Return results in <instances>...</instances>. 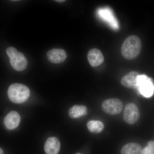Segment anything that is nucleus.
Segmentation results:
<instances>
[{
	"label": "nucleus",
	"instance_id": "obj_9",
	"mask_svg": "<svg viewBox=\"0 0 154 154\" xmlns=\"http://www.w3.org/2000/svg\"><path fill=\"white\" fill-rule=\"evenodd\" d=\"M21 117L19 113L15 111H12L7 114L4 119V124L9 130L17 128L19 125Z\"/></svg>",
	"mask_w": 154,
	"mask_h": 154
},
{
	"label": "nucleus",
	"instance_id": "obj_1",
	"mask_svg": "<svg viewBox=\"0 0 154 154\" xmlns=\"http://www.w3.org/2000/svg\"><path fill=\"white\" fill-rule=\"evenodd\" d=\"M141 47V41L139 37L131 35L123 42L121 48L122 54L127 59H134L140 53Z\"/></svg>",
	"mask_w": 154,
	"mask_h": 154
},
{
	"label": "nucleus",
	"instance_id": "obj_10",
	"mask_svg": "<svg viewBox=\"0 0 154 154\" xmlns=\"http://www.w3.org/2000/svg\"><path fill=\"white\" fill-rule=\"evenodd\" d=\"M140 74L136 71L130 72L122 77L121 81L122 85L128 88L137 89V88L138 77Z\"/></svg>",
	"mask_w": 154,
	"mask_h": 154
},
{
	"label": "nucleus",
	"instance_id": "obj_6",
	"mask_svg": "<svg viewBox=\"0 0 154 154\" xmlns=\"http://www.w3.org/2000/svg\"><path fill=\"white\" fill-rule=\"evenodd\" d=\"M140 113L135 104L128 103L125 107L123 117L125 121L129 124H134L139 120Z\"/></svg>",
	"mask_w": 154,
	"mask_h": 154
},
{
	"label": "nucleus",
	"instance_id": "obj_18",
	"mask_svg": "<svg viewBox=\"0 0 154 154\" xmlns=\"http://www.w3.org/2000/svg\"><path fill=\"white\" fill-rule=\"evenodd\" d=\"M55 2H65L64 0H61V1H60V0H57V1H55Z\"/></svg>",
	"mask_w": 154,
	"mask_h": 154
},
{
	"label": "nucleus",
	"instance_id": "obj_13",
	"mask_svg": "<svg viewBox=\"0 0 154 154\" xmlns=\"http://www.w3.org/2000/svg\"><path fill=\"white\" fill-rule=\"evenodd\" d=\"M141 146L139 144L131 143L126 144L121 149V154H141Z\"/></svg>",
	"mask_w": 154,
	"mask_h": 154
},
{
	"label": "nucleus",
	"instance_id": "obj_3",
	"mask_svg": "<svg viewBox=\"0 0 154 154\" xmlns=\"http://www.w3.org/2000/svg\"><path fill=\"white\" fill-rule=\"evenodd\" d=\"M6 52L10 58L11 66L15 70L22 71L27 68L28 60L22 53L13 47L8 48Z\"/></svg>",
	"mask_w": 154,
	"mask_h": 154
},
{
	"label": "nucleus",
	"instance_id": "obj_17",
	"mask_svg": "<svg viewBox=\"0 0 154 154\" xmlns=\"http://www.w3.org/2000/svg\"><path fill=\"white\" fill-rule=\"evenodd\" d=\"M0 154H4L2 149L0 148Z\"/></svg>",
	"mask_w": 154,
	"mask_h": 154
},
{
	"label": "nucleus",
	"instance_id": "obj_7",
	"mask_svg": "<svg viewBox=\"0 0 154 154\" xmlns=\"http://www.w3.org/2000/svg\"><path fill=\"white\" fill-rule=\"evenodd\" d=\"M47 56L50 61L56 64L63 62L67 57L65 51L60 48H54L50 50L47 52Z\"/></svg>",
	"mask_w": 154,
	"mask_h": 154
},
{
	"label": "nucleus",
	"instance_id": "obj_8",
	"mask_svg": "<svg viewBox=\"0 0 154 154\" xmlns=\"http://www.w3.org/2000/svg\"><path fill=\"white\" fill-rule=\"evenodd\" d=\"M88 61L91 66L96 67L102 64L104 58L102 52L98 48H93L89 51L88 54Z\"/></svg>",
	"mask_w": 154,
	"mask_h": 154
},
{
	"label": "nucleus",
	"instance_id": "obj_4",
	"mask_svg": "<svg viewBox=\"0 0 154 154\" xmlns=\"http://www.w3.org/2000/svg\"><path fill=\"white\" fill-rule=\"evenodd\" d=\"M139 93L146 98L151 97L154 93V81L144 75L138 77L137 88Z\"/></svg>",
	"mask_w": 154,
	"mask_h": 154
},
{
	"label": "nucleus",
	"instance_id": "obj_11",
	"mask_svg": "<svg viewBox=\"0 0 154 154\" xmlns=\"http://www.w3.org/2000/svg\"><path fill=\"white\" fill-rule=\"evenodd\" d=\"M60 148V142L55 137L48 138L45 144V151L47 154H58Z\"/></svg>",
	"mask_w": 154,
	"mask_h": 154
},
{
	"label": "nucleus",
	"instance_id": "obj_12",
	"mask_svg": "<svg viewBox=\"0 0 154 154\" xmlns=\"http://www.w3.org/2000/svg\"><path fill=\"white\" fill-rule=\"evenodd\" d=\"M88 108L83 105H75L72 107L69 110V116L72 119L79 118L87 115Z\"/></svg>",
	"mask_w": 154,
	"mask_h": 154
},
{
	"label": "nucleus",
	"instance_id": "obj_15",
	"mask_svg": "<svg viewBox=\"0 0 154 154\" xmlns=\"http://www.w3.org/2000/svg\"><path fill=\"white\" fill-rule=\"evenodd\" d=\"M100 14L102 18L107 20V22H110L111 25L115 26L116 28L117 27V24H116L115 19L111 15V13L107 10H102L100 11Z\"/></svg>",
	"mask_w": 154,
	"mask_h": 154
},
{
	"label": "nucleus",
	"instance_id": "obj_14",
	"mask_svg": "<svg viewBox=\"0 0 154 154\" xmlns=\"http://www.w3.org/2000/svg\"><path fill=\"white\" fill-rule=\"evenodd\" d=\"M88 130L94 133L98 134L102 132L104 128V125L102 122L97 120H91L87 123Z\"/></svg>",
	"mask_w": 154,
	"mask_h": 154
},
{
	"label": "nucleus",
	"instance_id": "obj_2",
	"mask_svg": "<svg viewBox=\"0 0 154 154\" xmlns=\"http://www.w3.org/2000/svg\"><path fill=\"white\" fill-rule=\"evenodd\" d=\"M8 94L11 102L16 104H21L28 100L30 96V91L25 85L15 83L10 86Z\"/></svg>",
	"mask_w": 154,
	"mask_h": 154
},
{
	"label": "nucleus",
	"instance_id": "obj_19",
	"mask_svg": "<svg viewBox=\"0 0 154 154\" xmlns=\"http://www.w3.org/2000/svg\"><path fill=\"white\" fill-rule=\"evenodd\" d=\"M75 154H82L80 153H77Z\"/></svg>",
	"mask_w": 154,
	"mask_h": 154
},
{
	"label": "nucleus",
	"instance_id": "obj_16",
	"mask_svg": "<svg viewBox=\"0 0 154 154\" xmlns=\"http://www.w3.org/2000/svg\"><path fill=\"white\" fill-rule=\"evenodd\" d=\"M141 154H154V141H149L147 146L142 150Z\"/></svg>",
	"mask_w": 154,
	"mask_h": 154
},
{
	"label": "nucleus",
	"instance_id": "obj_5",
	"mask_svg": "<svg viewBox=\"0 0 154 154\" xmlns=\"http://www.w3.org/2000/svg\"><path fill=\"white\" fill-rule=\"evenodd\" d=\"M103 111L110 115H114L121 113L123 109V104L121 100L115 98L107 99L102 104Z\"/></svg>",
	"mask_w": 154,
	"mask_h": 154
}]
</instances>
